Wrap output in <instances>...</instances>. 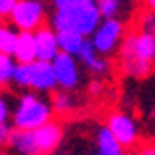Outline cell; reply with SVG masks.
<instances>
[{
	"instance_id": "cell-15",
	"label": "cell",
	"mask_w": 155,
	"mask_h": 155,
	"mask_svg": "<svg viewBox=\"0 0 155 155\" xmlns=\"http://www.w3.org/2000/svg\"><path fill=\"white\" fill-rule=\"evenodd\" d=\"M51 107H52V113H61V115H67L73 111L75 107V99L69 91H58L52 95V101H51Z\"/></svg>"
},
{
	"instance_id": "cell-31",
	"label": "cell",
	"mask_w": 155,
	"mask_h": 155,
	"mask_svg": "<svg viewBox=\"0 0 155 155\" xmlns=\"http://www.w3.org/2000/svg\"><path fill=\"white\" fill-rule=\"evenodd\" d=\"M0 26H2V16H0Z\"/></svg>"
},
{
	"instance_id": "cell-24",
	"label": "cell",
	"mask_w": 155,
	"mask_h": 155,
	"mask_svg": "<svg viewBox=\"0 0 155 155\" xmlns=\"http://www.w3.org/2000/svg\"><path fill=\"white\" fill-rule=\"evenodd\" d=\"M12 129H14V127H12L10 123L0 125V147L8 145V141H10V135H12Z\"/></svg>"
},
{
	"instance_id": "cell-28",
	"label": "cell",
	"mask_w": 155,
	"mask_h": 155,
	"mask_svg": "<svg viewBox=\"0 0 155 155\" xmlns=\"http://www.w3.org/2000/svg\"><path fill=\"white\" fill-rule=\"evenodd\" d=\"M145 2H147V8L151 12H155V0H145Z\"/></svg>"
},
{
	"instance_id": "cell-2",
	"label": "cell",
	"mask_w": 155,
	"mask_h": 155,
	"mask_svg": "<svg viewBox=\"0 0 155 155\" xmlns=\"http://www.w3.org/2000/svg\"><path fill=\"white\" fill-rule=\"evenodd\" d=\"M52 117L51 101L40 97L38 93H22L14 103L12 109V127L20 131H36L42 125H46Z\"/></svg>"
},
{
	"instance_id": "cell-30",
	"label": "cell",
	"mask_w": 155,
	"mask_h": 155,
	"mask_svg": "<svg viewBox=\"0 0 155 155\" xmlns=\"http://www.w3.org/2000/svg\"><path fill=\"white\" fill-rule=\"evenodd\" d=\"M0 155H10L8 151H4V149H0Z\"/></svg>"
},
{
	"instance_id": "cell-25",
	"label": "cell",
	"mask_w": 155,
	"mask_h": 155,
	"mask_svg": "<svg viewBox=\"0 0 155 155\" xmlns=\"http://www.w3.org/2000/svg\"><path fill=\"white\" fill-rule=\"evenodd\" d=\"M16 2H18V0H0V16H2V18L10 16V12L14 10Z\"/></svg>"
},
{
	"instance_id": "cell-5",
	"label": "cell",
	"mask_w": 155,
	"mask_h": 155,
	"mask_svg": "<svg viewBox=\"0 0 155 155\" xmlns=\"http://www.w3.org/2000/svg\"><path fill=\"white\" fill-rule=\"evenodd\" d=\"M123 36H125L123 22L117 18H109V20H103L99 24V28L91 36V42L101 57H107L123 42Z\"/></svg>"
},
{
	"instance_id": "cell-26",
	"label": "cell",
	"mask_w": 155,
	"mask_h": 155,
	"mask_svg": "<svg viewBox=\"0 0 155 155\" xmlns=\"http://www.w3.org/2000/svg\"><path fill=\"white\" fill-rule=\"evenodd\" d=\"M135 155H155V145L153 143H147V145H141L137 149Z\"/></svg>"
},
{
	"instance_id": "cell-4",
	"label": "cell",
	"mask_w": 155,
	"mask_h": 155,
	"mask_svg": "<svg viewBox=\"0 0 155 155\" xmlns=\"http://www.w3.org/2000/svg\"><path fill=\"white\" fill-rule=\"evenodd\" d=\"M45 18L46 6L42 0H18L8 20L16 32H36L45 26Z\"/></svg>"
},
{
	"instance_id": "cell-1",
	"label": "cell",
	"mask_w": 155,
	"mask_h": 155,
	"mask_svg": "<svg viewBox=\"0 0 155 155\" xmlns=\"http://www.w3.org/2000/svg\"><path fill=\"white\" fill-rule=\"evenodd\" d=\"M103 22L97 2H85L71 10H54L51 14V28L54 32H77L81 36H93V32Z\"/></svg>"
},
{
	"instance_id": "cell-11",
	"label": "cell",
	"mask_w": 155,
	"mask_h": 155,
	"mask_svg": "<svg viewBox=\"0 0 155 155\" xmlns=\"http://www.w3.org/2000/svg\"><path fill=\"white\" fill-rule=\"evenodd\" d=\"M12 58L18 64H30L36 61V40L35 32H18L16 42H14V51Z\"/></svg>"
},
{
	"instance_id": "cell-21",
	"label": "cell",
	"mask_w": 155,
	"mask_h": 155,
	"mask_svg": "<svg viewBox=\"0 0 155 155\" xmlns=\"http://www.w3.org/2000/svg\"><path fill=\"white\" fill-rule=\"evenodd\" d=\"M89 0H51V4L54 6V10H71L77 6H83Z\"/></svg>"
},
{
	"instance_id": "cell-7",
	"label": "cell",
	"mask_w": 155,
	"mask_h": 155,
	"mask_svg": "<svg viewBox=\"0 0 155 155\" xmlns=\"http://www.w3.org/2000/svg\"><path fill=\"white\" fill-rule=\"evenodd\" d=\"M52 69L57 75V87H61L63 91H73L77 89L81 83V71H79V63L75 57L58 52L57 58L52 61Z\"/></svg>"
},
{
	"instance_id": "cell-33",
	"label": "cell",
	"mask_w": 155,
	"mask_h": 155,
	"mask_svg": "<svg viewBox=\"0 0 155 155\" xmlns=\"http://www.w3.org/2000/svg\"><path fill=\"white\" fill-rule=\"evenodd\" d=\"M95 155H101V153H95Z\"/></svg>"
},
{
	"instance_id": "cell-36",
	"label": "cell",
	"mask_w": 155,
	"mask_h": 155,
	"mask_svg": "<svg viewBox=\"0 0 155 155\" xmlns=\"http://www.w3.org/2000/svg\"><path fill=\"white\" fill-rule=\"evenodd\" d=\"M119 2H121V0H119Z\"/></svg>"
},
{
	"instance_id": "cell-20",
	"label": "cell",
	"mask_w": 155,
	"mask_h": 155,
	"mask_svg": "<svg viewBox=\"0 0 155 155\" xmlns=\"http://www.w3.org/2000/svg\"><path fill=\"white\" fill-rule=\"evenodd\" d=\"M97 57H99V52L95 51L93 42H91V40H85V45H83V48H81V52H79V57H77V58H79L81 63L87 67V64L93 63V61H95Z\"/></svg>"
},
{
	"instance_id": "cell-19",
	"label": "cell",
	"mask_w": 155,
	"mask_h": 155,
	"mask_svg": "<svg viewBox=\"0 0 155 155\" xmlns=\"http://www.w3.org/2000/svg\"><path fill=\"white\" fill-rule=\"evenodd\" d=\"M87 69H89V73H93V75L101 77V75H105V73H109L111 63H109V58H107V57H101V54H99V57L95 58L93 63L87 64Z\"/></svg>"
},
{
	"instance_id": "cell-29",
	"label": "cell",
	"mask_w": 155,
	"mask_h": 155,
	"mask_svg": "<svg viewBox=\"0 0 155 155\" xmlns=\"http://www.w3.org/2000/svg\"><path fill=\"white\" fill-rule=\"evenodd\" d=\"M151 123H153V125H155V109L151 111Z\"/></svg>"
},
{
	"instance_id": "cell-9",
	"label": "cell",
	"mask_w": 155,
	"mask_h": 155,
	"mask_svg": "<svg viewBox=\"0 0 155 155\" xmlns=\"http://www.w3.org/2000/svg\"><path fill=\"white\" fill-rule=\"evenodd\" d=\"M35 139L36 147H38V155H51L63 143V127L57 121H48L46 125L35 131Z\"/></svg>"
},
{
	"instance_id": "cell-34",
	"label": "cell",
	"mask_w": 155,
	"mask_h": 155,
	"mask_svg": "<svg viewBox=\"0 0 155 155\" xmlns=\"http://www.w3.org/2000/svg\"><path fill=\"white\" fill-rule=\"evenodd\" d=\"M93 2H97V0H93Z\"/></svg>"
},
{
	"instance_id": "cell-6",
	"label": "cell",
	"mask_w": 155,
	"mask_h": 155,
	"mask_svg": "<svg viewBox=\"0 0 155 155\" xmlns=\"http://www.w3.org/2000/svg\"><path fill=\"white\" fill-rule=\"evenodd\" d=\"M107 129L113 133V137L125 147H135L139 143V127L131 115L123 111H115L107 117Z\"/></svg>"
},
{
	"instance_id": "cell-3",
	"label": "cell",
	"mask_w": 155,
	"mask_h": 155,
	"mask_svg": "<svg viewBox=\"0 0 155 155\" xmlns=\"http://www.w3.org/2000/svg\"><path fill=\"white\" fill-rule=\"evenodd\" d=\"M12 85L18 89H32V93H51L57 89V75L52 63L35 61L30 64H18L12 75Z\"/></svg>"
},
{
	"instance_id": "cell-8",
	"label": "cell",
	"mask_w": 155,
	"mask_h": 155,
	"mask_svg": "<svg viewBox=\"0 0 155 155\" xmlns=\"http://www.w3.org/2000/svg\"><path fill=\"white\" fill-rule=\"evenodd\" d=\"M121 51H127L135 54L139 61H143L145 64H153L155 63V36L153 32H137V35H129L123 45Z\"/></svg>"
},
{
	"instance_id": "cell-27",
	"label": "cell",
	"mask_w": 155,
	"mask_h": 155,
	"mask_svg": "<svg viewBox=\"0 0 155 155\" xmlns=\"http://www.w3.org/2000/svg\"><path fill=\"white\" fill-rule=\"evenodd\" d=\"M89 89H91V93H95V95H99V93L103 91V85H101L99 81H93L91 85H89Z\"/></svg>"
},
{
	"instance_id": "cell-16",
	"label": "cell",
	"mask_w": 155,
	"mask_h": 155,
	"mask_svg": "<svg viewBox=\"0 0 155 155\" xmlns=\"http://www.w3.org/2000/svg\"><path fill=\"white\" fill-rule=\"evenodd\" d=\"M14 69H16V61L12 58V54H0V87L12 83Z\"/></svg>"
},
{
	"instance_id": "cell-22",
	"label": "cell",
	"mask_w": 155,
	"mask_h": 155,
	"mask_svg": "<svg viewBox=\"0 0 155 155\" xmlns=\"http://www.w3.org/2000/svg\"><path fill=\"white\" fill-rule=\"evenodd\" d=\"M141 28L143 32H153L155 28V12H145L143 16H141Z\"/></svg>"
},
{
	"instance_id": "cell-23",
	"label": "cell",
	"mask_w": 155,
	"mask_h": 155,
	"mask_svg": "<svg viewBox=\"0 0 155 155\" xmlns=\"http://www.w3.org/2000/svg\"><path fill=\"white\" fill-rule=\"evenodd\" d=\"M10 115H12V109H10V105H8V101L4 97H0V125L8 123Z\"/></svg>"
},
{
	"instance_id": "cell-18",
	"label": "cell",
	"mask_w": 155,
	"mask_h": 155,
	"mask_svg": "<svg viewBox=\"0 0 155 155\" xmlns=\"http://www.w3.org/2000/svg\"><path fill=\"white\" fill-rule=\"evenodd\" d=\"M97 8L101 12L103 20L115 18L117 12H119V0H97Z\"/></svg>"
},
{
	"instance_id": "cell-12",
	"label": "cell",
	"mask_w": 155,
	"mask_h": 155,
	"mask_svg": "<svg viewBox=\"0 0 155 155\" xmlns=\"http://www.w3.org/2000/svg\"><path fill=\"white\" fill-rule=\"evenodd\" d=\"M8 147H10V151H14L16 155H38L35 131H20V129H12Z\"/></svg>"
},
{
	"instance_id": "cell-35",
	"label": "cell",
	"mask_w": 155,
	"mask_h": 155,
	"mask_svg": "<svg viewBox=\"0 0 155 155\" xmlns=\"http://www.w3.org/2000/svg\"><path fill=\"white\" fill-rule=\"evenodd\" d=\"M63 155H67V153H63Z\"/></svg>"
},
{
	"instance_id": "cell-13",
	"label": "cell",
	"mask_w": 155,
	"mask_h": 155,
	"mask_svg": "<svg viewBox=\"0 0 155 155\" xmlns=\"http://www.w3.org/2000/svg\"><path fill=\"white\" fill-rule=\"evenodd\" d=\"M97 149L101 155H123V145L113 137L107 125L99 127L97 131Z\"/></svg>"
},
{
	"instance_id": "cell-10",
	"label": "cell",
	"mask_w": 155,
	"mask_h": 155,
	"mask_svg": "<svg viewBox=\"0 0 155 155\" xmlns=\"http://www.w3.org/2000/svg\"><path fill=\"white\" fill-rule=\"evenodd\" d=\"M35 40H36V61H40V63H52L61 52L57 42V32L51 26H42L36 30Z\"/></svg>"
},
{
	"instance_id": "cell-17",
	"label": "cell",
	"mask_w": 155,
	"mask_h": 155,
	"mask_svg": "<svg viewBox=\"0 0 155 155\" xmlns=\"http://www.w3.org/2000/svg\"><path fill=\"white\" fill-rule=\"evenodd\" d=\"M16 30L12 26H0V54H12L14 42H16Z\"/></svg>"
},
{
	"instance_id": "cell-14",
	"label": "cell",
	"mask_w": 155,
	"mask_h": 155,
	"mask_svg": "<svg viewBox=\"0 0 155 155\" xmlns=\"http://www.w3.org/2000/svg\"><path fill=\"white\" fill-rule=\"evenodd\" d=\"M85 36L77 35V32H57V42H58V51L71 57H79L81 48L85 45Z\"/></svg>"
},
{
	"instance_id": "cell-32",
	"label": "cell",
	"mask_w": 155,
	"mask_h": 155,
	"mask_svg": "<svg viewBox=\"0 0 155 155\" xmlns=\"http://www.w3.org/2000/svg\"><path fill=\"white\" fill-rule=\"evenodd\" d=\"M153 36H155V28H153Z\"/></svg>"
}]
</instances>
